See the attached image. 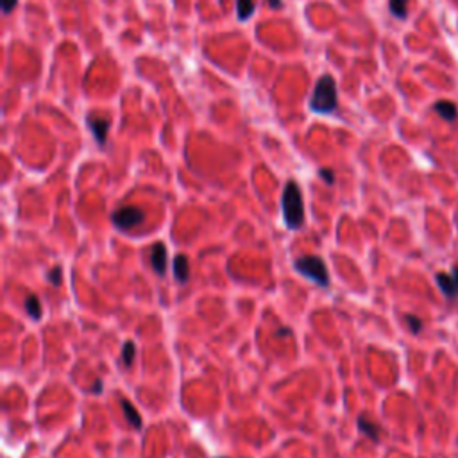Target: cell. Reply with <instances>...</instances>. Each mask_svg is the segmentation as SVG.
I'll use <instances>...</instances> for the list:
<instances>
[{
  "instance_id": "cell-1",
  "label": "cell",
  "mask_w": 458,
  "mask_h": 458,
  "mask_svg": "<svg viewBox=\"0 0 458 458\" xmlns=\"http://www.w3.org/2000/svg\"><path fill=\"white\" fill-rule=\"evenodd\" d=\"M281 209L285 226L290 231H297L304 224V201H302V192L295 181H288L283 188L281 195Z\"/></svg>"
},
{
  "instance_id": "cell-2",
  "label": "cell",
  "mask_w": 458,
  "mask_h": 458,
  "mask_svg": "<svg viewBox=\"0 0 458 458\" xmlns=\"http://www.w3.org/2000/svg\"><path fill=\"white\" fill-rule=\"evenodd\" d=\"M338 95H337V83L333 75L324 73L315 83L313 93L310 97V109L319 115H330L337 109Z\"/></svg>"
},
{
  "instance_id": "cell-3",
  "label": "cell",
  "mask_w": 458,
  "mask_h": 458,
  "mask_svg": "<svg viewBox=\"0 0 458 458\" xmlns=\"http://www.w3.org/2000/svg\"><path fill=\"white\" fill-rule=\"evenodd\" d=\"M295 272H299L301 276L308 278L310 281H313L315 285L328 288L331 283L330 279V271H328L326 263L320 256L315 254H308V256H301L294 261Z\"/></svg>"
},
{
  "instance_id": "cell-4",
  "label": "cell",
  "mask_w": 458,
  "mask_h": 458,
  "mask_svg": "<svg viewBox=\"0 0 458 458\" xmlns=\"http://www.w3.org/2000/svg\"><path fill=\"white\" fill-rule=\"evenodd\" d=\"M145 220V213L136 206H122L111 213V224L118 231H131Z\"/></svg>"
},
{
  "instance_id": "cell-5",
  "label": "cell",
  "mask_w": 458,
  "mask_h": 458,
  "mask_svg": "<svg viewBox=\"0 0 458 458\" xmlns=\"http://www.w3.org/2000/svg\"><path fill=\"white\" fill-rule=\"evenodd\" d=\"M86 125L90 127L91 135H93L95 142H97L99 147H104L106 142H108V132H109V125H111V120L108 117H102V115L91 113L86 117Z\"/></svg>"
},
{
  "instance_id": "cell-6",
  "label": "cell",
  "mask_w": 458,
  "mask_h": 458,
  "mask_svg": "<svg viewBox=\"0 0 458 458\" xmlns=\"http://www.w3.org/2000/svg\"><path fill=\"white\" fill-rule=\"evenodd\" d=\"M150 265H152V271L156 272L160 278H163V276L167 274L168 253H167V247H165L163 242H156L152 247H150Z\"/></svg>"
},
{
  "instance_id": "cell-7",
  "label": "cell",
  "mask_w": 458,
  "mask_h": 458,
  "mask_svg": "<svg viewBox=\"0 0 458 458\" xmlns=\"http://www.w3.org/2000/svg\"><path fill=\"white\" fill-rule=\"evenodd\" d=\"M120 408H122V413H124L125 421H127L129 426H132L135 430H143V421H142V415H140V412L135 408V405H132L129 399H124L122 397L120 399Z\"/></svg>"
},
{
  "instance_id": "cell-8",
  "label": "cell",
  "mask_w": 458,
  "mask_h": 458,
  "mask_svg": "<svg viewBox=\"0 0 458 458\" xmlns=\"http://www.w3.org/2000/svg\"><path fill=\"white\" fill-rule=\"evenodd\" d=\"M172 271H174V278L177 279V283L184 285L190 279V263H188V258L184 254H177L172 261Z\"/></svg>"
},
{
  "instance_id": "cell-9",
  "label": "cell",
  "mask_w": 458,
  "mask_h": 458,
  "mask_svg": "<svg viewBox=\"0 0 458 458\" xmlns=\"http://www.w3.org/2000/svg\"><path fill=\"white\" fill-rule=\"evenodd\" d=\"M437 285L441 287L442 294L449 299L458 297V281L453 278V274H446V272H438L437 274Z\"/></svg>"
},
{
  "instance_id": "cell-10",
  "label": "cell",
  "mask_w": 458,
  "mask_h": 458,
  "mask_svg": "<svg viewBox=\"0 0 458 458\" xmlns=\"http://www.w3.org/2000/svg\"><path fill=\"white\" fill-rule=\"evenodd\" d=\"M356 424H358V430H360L365 437H369L374 442L379 441V426L374 423V421L369 419L367 415H358Z\"/></svg>"
},
{
  "instance_id": "cell-11",
  "label": "cell",
  "mask_w": 458,
  "mask_h": 458,
  "mask_svg": "<svg viewBox=\"0 0 458 458\" xmlns=\"http://www.w3.org/2000/svg\"><path fill=\"white\" fill-rule=\"evenodd\" d=\"M25 312H27V315L31 317L32 320H40L43 315V308H42V302H40L38 295L34 294H29L27 297H25Z\"/></svg>"
},
{
  "instance_id": "cell-12",
  "label": "cell",
  "mask_w": 458,
  "mask_h": 458,
  "mask_svg": "<svg viewBox=\"0 0 458 458\" xmlns=\"http://www.w3.org/2000/svg\"><path fill=\"white\" fill-rule=\"evenodd\" d=\"M435 111H437L438 117L444 118V120H448V122L456 120V117H458V109H456V106L453 104V102H449V101H441V102H437V104H435Z\"/></svg>"
},
{
  "instance_id": "cell-13",
  "label": "cell",
  "mask_w": 458,
  "mask_h": 458,
  "mask_svg": "<svg viewBox=\"0 0 458 458\" xmlns=\"http://www.w3.org/2000/svg\"><path fill=\"white\" fill-rule=\"evenodd\" d=\"M254 9H256V2L254 0H236V13H238V20H249L253 16Z\"/></svg>"
},
{
  "instance_id": "cell-14",
  "label": "cell",
  "mask_w": 458,
  "mask_h": 458,
  "mask_svg": "<svg viewBox=\"0 0 458 458\" xmlns=\"http://www.w3.org/2000/svg\"><path fill=\"white\" fill-rule=\"evenodd\" d=\"M136 358V344L132 340H127L122 347V364H124L125 369H129L132 364H135Z\"/></svg>"
},
{
  "instance_id": "cell-15",
  "label": "cell",
  "mask_w": 458,
  "mask_h": 458,
  "mask_svg": "<svg viewBox=\"0 0 458 458\" xmlns=\"http://www.w3.org/2000/svg\"><path fill=\"white\" fill-rule=\"evenodd\" d=\"M389 7H390V13H392L394 16L399 18V20H403V18H406V7H408V0H390Z\"/></svg>"
},
{
  "instance_id": "cell-16",
  "label": "cell",
  "mask_w": 458,
  "mask_h": 458,
  "mask_svg": "<svg viewBox=\"0 0 458 458\" xmlns=\"http://www.w3.org/2000/svg\"><path fill=\"white\" fill-rule=\"evenodd\" d=\"M45 278L52 287H59V285H61V281H63V269L59 267V265H54L50 271H47Z\"/></svg>"
},
{
  "instance_id": "cell-17",
  "label": "cell",
  "mask_w": 458,
  "mask_h": 458,
  "mask_svg": "<svg viewBox=\"0 0 458 458\" xmlns=\"http://www.w3.org/2000/svg\"><path fill=\"white\" fill-rule=\"evenodd\" d=\"M405 320H406V326L410 328V331H412V333H419V331L423 330V320H421L419 317H415V315H406V317H405Z\"/></svg>"
},
{
  "instance_id": "cell-18",
  "label": "cell",
  "mask_w": 458,
  "mask_h": 458,
  "mask_svg": "<svg viewBox=\"0 0 458 458\" xmlns=\"http://www.w3.org/2000/svg\"><path fill=\"white\" fill-rule=\"evenodd\" d=\"M319 176L322 177V179L326 181L328 184H333L335 183V172L331 170V168H320Z\"/></svg>"
},
{
  "instance_id": "cell-19",
  "label": "cell",
  "mask_w": 458,
  "mask_h": 458,
  "mask_svg": "<svg viewBox=\"0 0 458 458\" xmlns=\"http://www.w3.org/2000/svg\"><path fill=\"white\" fill-rule=\"evenodd\" d=\"M0 4H2V13L4 14H9L11 11L16 7L18 0H0Z\"/></svg>"
},
{
  "instance_id": "cell-20",
  "label": "cell",
  "mask_w": 458,
  "mask_h": 458,
  "mask_svg": "<svg viewBox=\"0 0 458 458\" xmlns=\"http://www.w3.org/2000/svg\"><path fill=\"white\" fill-rule=\"evenodd\" d=\"M102 390H104V383H102L101 378H97L93 385L90 387V392L93 394V396H99V394H102Z\"/></svg>"
},
{
  "instance_id": "cell-21",
  "label": "cell",
  "mask_w": 458,
  "mask_h": 458,
  "mask_svg": "<svg viewBox=\"0 0 458 458\" xmlns=\"http://www.w3.org/2000/svg\"><path fill=\"white\" fill-rule=\"evenodd\" d=\"M287 335H292V330H288V328H279V330L274 331V337H287Z\"/></svg>"
},
{
  "instance_id": "cell-22",
  "label": "cell",
  "mask_w": 458,
  "mask_h": 458,
  "mask_svg": "<svg viewBox=\"0 0 458 458\" xmlns=\"http://www.w3.org/2000/svg\"><path fill=\"white\" fill-rule=\"evenodd\" d=\"M269 6H272L274 9H279V7L283 6V2L281 0H269Z\"/></svg>"
},
{
  "instance_id": "cell-23",
  "label": "cell",
  "mask_w": 458,
  "mask_h": 458,
  "mask_svg": "<svg viewBox=\"0 0 458 458\" xmlns=\"http://www.w3.org/2000/svg\"><path fill=\"white\" fill-rule=\"evenodd\" d=\"M451 274H453V278H455V279H456V281H458V265H456V267H455V269H453V271H451Z\"/></svg>"
},
{
  "instance_id": "cell-24",
  "label": "cell",
  "mask_w": 458,
  "mask_h": 458,
  "mask_svg": "<svg viewBox=\"0 0 458 458\" xmlns=\"http://www.w3.org/2000/svg\"><path fill=\"white\" fill-rule=\"evenodd\" d=\"M219 458H226V456H219Z\"/></svg>"
}]
</instances>
